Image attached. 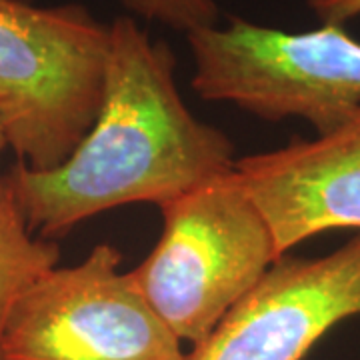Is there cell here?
<instances>
[{"label":"cell","mask_w":360,"mask_h":360,"mask_svg":"<svg viewBox=\"0 0 360 360\" xmlns=\"http://www.w3.org/2000/svg\"><path fill=\"white\" fill-rule=\"evenodd\" d=\"M103 101L84 139L60 167L8 172L32 234L56 240L116 206L158 208L234 167V144L198 120L176 86V56L132 16L108 25Z\"/></svg>","instance_id":"6da1fadb"},{"label":"cell","mask_w":360,"mask_h":360,"mask_svg":"<svg viewBox=\"0 0 360 360\" xmlns=\"http://www.w3.org/2000/svg\"><path fill=\"white\" fill-rule=\"evenodd\" d=\"M108 25L86 6L0 0V116L32 170L60 167L103 101Z\"/></svg>","instance_id":"7a4b0ae2"},{"label":"cell","mask_w":360,"mask_h":360,"mask_svg":"<svg viewBox=\"0 0 360 360\" xmlns=\"http://www.w3.org/2000/svg\"><path fill=\"white\" fill-rule=\"evenodd\" d=\"M165 229L130 278L180 342L206 340L278 260L234 172L160 206Z\"/></svg>","instance_id":"3957f363"},{"label":"cell","mask_w":360,"mask_h":360,"mask_svg":"<svg viewBox=\"0 0 360 360\" xmlns=\"http://www.w3.org/2000/svg\"><path fill=\"white\" fill-rule=\"evenodd\" d=\"M193 90L262 120L300 118L316 134L360 108V42L345 26L288 32L232 16L186 37Z\"/></svg>","instance_id":"277c9868"},{"label":"cell","mask_w":360,"mask_h":360,"mask_svg":"<svg viewBox=\"0 0 360 360\" xmlns=\"http://www.w3.org/2000/svg\"><path fill=\"white\" fill-rule=\"evenodd\" d=\"M120 262L103 243L77 266L44 272L11 309L0 360H186Z\"/></svg>","instance_id":"5b68a950"},{"label":"cell","mask_w":360,"mask_h":360,"mask_svg":"<svg viewBox=\"0 0 360 360\" xmlns=\"http://www.w3.org/2000/svg\"><path fill=\"white\" fill-rule=\"evenodd\" d=\"M360 319V232L316 258L281 257L186 360H304Z\"/></svg>","instance_id":"8992f818"},{"label":"cell","mask_w":360,"mask_h":360,"mask_svg":"<svg viewBox=\"0 0 360 360\" xmlns=\"http://www.w3.org/2000/svg\"><path fill=\"white\" fill-rule=\"evenodd\" d=\"M232 172L269 222L278 257L322 232H360V108L333 132L236 158Z\"/></svg>","instance_id":"52a82bcc"},{"label":"cell","mask_w":360,"mask_h":360,"mask_svg":"<svg viewBox=\"0 0 360 360\" xmlns=\"http://www.w3.org/2000/svg\"><path fill=\"white\" fill-rule=\"evenodd\" d=\"M60 260V246L28 231L11 174L0 176V336L18 296Z\"/></svg>","instance_id":"ba28073f"},{"label":"cell","mask_w":360,"mask_h":360,"mask_svg":"<svg viewBox=\"0 0 360 360\" xmlns=\"http://www.w3.org/2000/svg\"><path fill=\"white\" fill-rule=\"evenodd\" d=\"M124 11L139 18L168 26L186 37L217 26L220 8L217 0H118Z\"/></svg>","instance_id":"9c48e42d"},{"label":"cell","mask_w":360,"mask_h":360,"mask_svg":"<svg viewBox=\"0 0 360 360\" xmlns=\"http://www.w3.org/2000/svg\"><path fill=\"white\" fill-rule=\"evenodd\" d=\"M322 25L347 26L360 16V0H307Z\"/></svg>","instance_id":"30bf717a"},{"label":"cell","mask_w":360,"mask_h":360,"mask_svg":"<svg viewBox=\"0 0 360 360\" xmlns=\"http://www.w3.org/2000/svg\"><path fill=\"white\" fill-rule=\"evenodd\" d=\"M4 146H8V136H6V127H4V120L0 116V153L4 150Z\"/></svg>","instance_id":"8fae6325"}]
</instances>
